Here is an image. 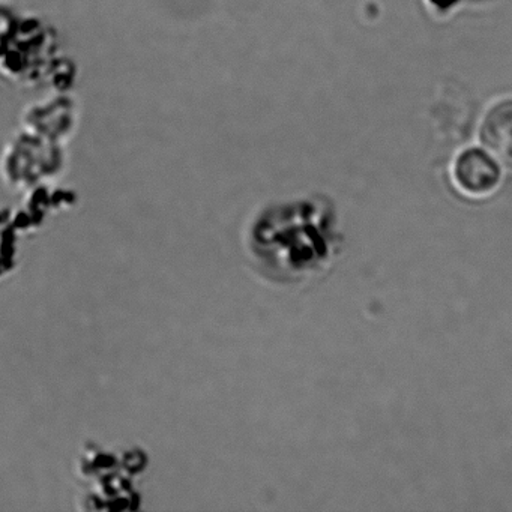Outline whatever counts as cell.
<instances>
[{
  "instance_id": "obj_1",
  "label": "cell",
  "mask_w": 512,
  "mask_h": 512,
  "mask_svg": "<svg viewBox=\"0 0 512 512\" xmlns=\"http://www.w3.org/2000/svg\"><path fill=\"white\" fill-rule=\"evenodd\" d=\"M452 179L458 190L473 199L490 196L502 181L499 163L482 149L461 152L452 166Z\"/></svg>"
},
{
  "instance_id": "obj_2",
  "label": "cell",
  "mask_w": 512,
  "mask_h": 512,
  "mask_svg": "<svg viewBox=\"0 0 512 512\" xmlns=\"http://www.w3.org/2000/svg\"><path fill=\"white\" fill-rule=\"evenodd\" d=\"M481 140L488 154L512 169V100L496 104L484 118Z\"/></svg>"
}]
</instances>
